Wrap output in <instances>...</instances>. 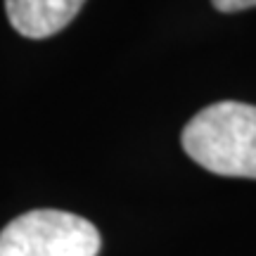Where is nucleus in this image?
<instances>
[{"instance_id":"f257e3e1","label":"nucleus","mask_w":256,"mask_h":256,"mask_svg":"<svg viewBox=\"0 0 256 256\" xmlns=\"http://www.w3.org/2000/svg\"><path fill=\"white\" fill-rule=\"evenodd\" d=\"M180 142L185 154L211 174L256 180V104L214 102L192 116Z\"/></svg>"},{"instance_id":"f03ea898","label":"nucleus","mask_w":256,"mask_h":256,"mask_svg":"<svg viewBox=\"0 0 256 256\" xmlns=\"http://www.w3.org/2000/svg\"><path fill=\"white\" fill-rule=\"evenodd\" d=\"M102 240L90 220L60 209H34L0 230V256H98Z\"/></svg>"},{"instance_id":"7ed1b4c3","label":"nucleus","mask_w":256,"mask_h":256,"mask_svg":"<svg viewBox=\"0 0 256 256\" xmlns=\"http://www.w3.org/2000/svg\"><path fill=\"white\" fill-rule=\"evenodd\" d=\"M86 0H5L10 24L24 38H50L62 31Z\"/></svg>"},{"instance_id":"20e7f679","label":"nucleus","mask_w":256,"mask_h":256,"mask_svg":"<svg viewBox=\"0 0 256 256\" xmlns=\"http://www.w3.org/2000/svg\"><path fill=\"white\" fill-rule=\"evenodd\" d=\"M218 12H242V10L256 8V0H211Z\"/></svg>"}]
</instances>
